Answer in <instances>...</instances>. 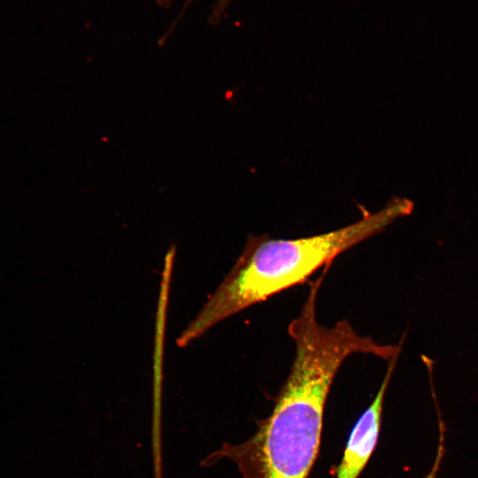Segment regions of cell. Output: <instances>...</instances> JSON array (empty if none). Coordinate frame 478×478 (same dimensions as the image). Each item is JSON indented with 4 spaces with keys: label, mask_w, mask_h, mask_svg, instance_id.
<instances>
[{
    "label": "cell",
    "mask_w": 478,
    "mask_h": 478,
    "mask_svg": "<svg viewBox=\"0 0 478 478\" xmlns=\"http://www.w3.org/2000/svg\"><path fill=\"white\" fill-rule=\"evenodd\" d=\"M317 297L316 292H309L289 323L295 356L289 375L273 412L239 450L250 456L251 464L243 466V473L251 470L250 478H307L319 452L325 405L339 368L353 354H385L383 344L358 334L347 320L330 328L320 324Z\"/></svg>",
    "instance_id": "1"
},
{
    "label": "cell",
    "mask_w": 478,
    "mask_h": 478,
    "mask_svg": "<svg viewBox=\"0 0 478 478\" xmlns=\"http://www.w3.org/2000/svg\"><path fill=\"white\" fill-rule=\"evenodd\" d=\"M412 207V201L395 197L382 210L323 234L295 239L248 236L235 265L180 335L177 345L185 347L227 318L304 283L340 254L408 215Z\"/></svg>",
    "instance_id": "2"
},
{
    "label": "cell",
    "mask_w": 478,
    "mask_h": 478,
    "mask_svg": "<svg viewBox=\"0 0 478 478\" xmlns=\"http://www.w3.org/2000/svg\"><path fill=\"white\" fill-rule=\"evenodd\" d=\"M398 356L389 361L386 374L373 402L353 427L336 468L335 478H358L373 454L379 437L384 397Z\"/></svg>",
    "instance_id": "3"
},
{
    "label": "cell",
    "mask_w": 478,
    "mask_h": 478,
    "mask_svg": "<svg viewBox=\"0 0 478 478\" xmlns=\"http://www.w3.org/2000/svg\"><path fill=\"white\" fill-rule=\"evenodd\" d=\"M160 4H168L172 0H158ZM191 0H188V3H189ZM231 0H218L215 7L213 9L212 14L211 15V19H213L214 22H217L220 18L221 15L226 9V7L228 5Z\"/></svg>",
    "instance_id": "4"
}]
</instances>
